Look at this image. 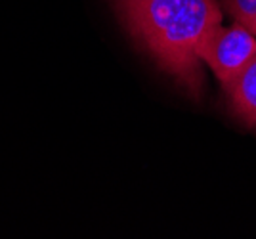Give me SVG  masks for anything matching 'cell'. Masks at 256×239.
<instances>
[{
	"instance_id": "cell-1",
	"label": "cell",
	"mask_w": 256,
	"mask_h": 239,
	"mask_svg": "<svg viewBox=\"0 0 256 239\" xmlns=\"http://www.w3.org/2000/svg\"><path fill=\"white\" fill-rule=\"evenodd\" d=\"M132 38L195 98L203 90L197 44L222 23L218 0H111Z\"/></svg>"
},
{
	"instance_id": "cell-2",
	"label": "cell",
	"mask_w": 256,
	"mask_h": 239,
	"mask_svg": "<svg viewBox=\"0 0 256 239\" xmlns=\"http://www.w3.org/2000/svg\"><path fill=\"white\" fill-rule=\"evenodd\" d=\"M256 56V36L241 23L210 27L197 44V58L228 86Z\"/></svg>"
},
{
	"instance_id": "cell-3",
	"label": "cell",
	"mask_w": 256,
	"mask_h": 239,
	"mask_svg": "<svg viewBox=\"0 0 256 239\" xmlns=\"http://www.w3.org/2000/svg\"><path fill=\"white\" fill-rule=\"evenodd\" d=\"M224 90L235 115L248 128L256 130V56L241 71V75L224 86Z\"/></svg>"
},
{
	"instance_id": "cell-4",
	"label": "cell",
	"mask_w": 256,
	"mask_h": 239,
	"mask_svg": "<svg viewBox=\"0 0 256 239\" xmlns=\"http://www.w3.org/2000/svg\"><path fill=\"white\" fill-rule=\"evenodd\" d=\"M220 4L235 23H241L252 34L256 33V0H220Z\"/></svg>"
},
{
	"instance_id": "cell-5",
	"label": "cell",
	"mask_w": 256,
	"mask_h": 239,
	"mask_svg": "<svg viewBox=\"0 0 256 239\" xmlns=\"http://www.w3.org/2000/svg\"><path fill=\"white\" fill-rule=\"evenodd\" d=\"M254 34H256V33H254Z\"/></svg>"
}]
</instances>
